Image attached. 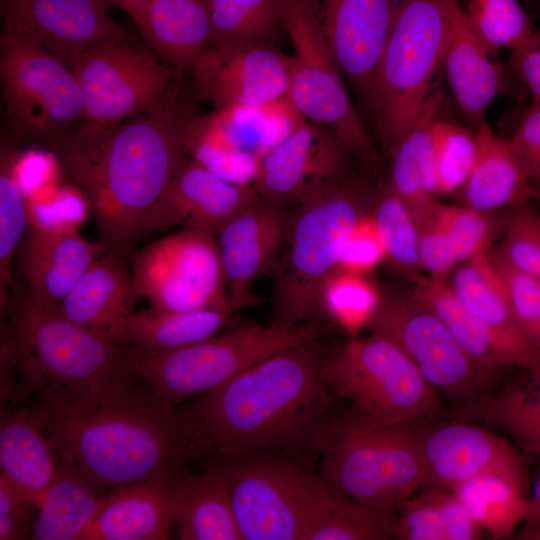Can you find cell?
<instances>
[{"label": "cell", "mask_w": 540, "mask_h": 540, "mask_svg": "<svg viewBox=\"0 0 540 540\" xmlns=\"http://www.w3.org/2000/svg\"><path fill=\"white\" fill-rule=\"evenodd\" d=\"M107 0H2V27L71 68L91 52L132 39Z\"/></svg>", "instance_id": "obj_16"}, {"label": "cell", "mask_w": 540, "mask_h": 540, "mask_svg": "<svg viewBox=\"0 0 540 540\" xmlns=\"http://www.w3.org/2000/svg\"><path fill=\"white\" fill-rule=\"evenodd\" d=\"M429 491L440 515L446 540H475L481 538L483 531L452 492L449 493L445 489L439 488Z\"/></svg>", "instance_id": "obj_54"}, {"label": "cell", "mask_w": 540, "mask_h": 540, "mask_svg": "<svg viewBox=\"0 0 540 540\" xmlns=\"http://www.w3.org/2000/svg\"><path fill=\"white\" fill-rule=\"evenodd\" d=\"M447 283L469 311L540 366V349L519 331L501 273L490 251L458 265Z\"/></svg>", "instance_id": "obj_32"}, {"label": "cell", "mask_w": 540, "mask_h": 540, "mask_svg": "<svg viewBox=\"0 0 540 540\" xmlns=\"http://www.w3.org/2000/svg\"><path fill=\"white\" fill-rule=\"evenodd\" d=\"M270 452L220 460L242 540H304L319 475Z\"/></svg>", "instance_id": "obj_11"}, {"label": "cell", "mask_w": 540, "mask_h": 540, "mask_svg": "<svg viewBox=\"0 0 540 540\" xmlns=\"http://www.w3.org/2000/svg\"><path fill=\"white\" fill-rule=\"evenodd\" d=\"M229 308L192 311H135L118 337L123 350L155 353L179 349L216 335L232 315Z\"/></svg>", "instance_id": "obj_34"}, {"label": "cell", "mask_w": 540, "mask_h": 540, "mask_svg": "<svg viewBox=\"0 0 540 540\" xmlns=\"http://www.w3.org/2000/svg\"><path fill=\"white\" fill-rule=\"evenodd\" d=\"M56 455L38 410L2 411L0 476L36 506L58 474Z\"/></svg>", "instance_id": "obj_30"}, {"label": "cell", "mask_w": 540, "mask_h": 540, "mask_svg": "<svg viewBox=\"0 0 540 540\" xmlns=\"http://www.w3.org/2000/svg\"><path fill=\"white\" fill-rule=\"evenodd\" d=\"M132 273L139 297L153 308L231 310L212 232L183 228L162 237L135 255Z\"/></svg>", "instance_id": "obj_15"}, {"label": "cell", "mask_w": 540, "mask_h": 540, "mask_svg": "<svg viewBox=\"0 0 540 540\" xmlns=\"http://www.w3.org/2000/svg\"><path fill=\"white\" fill-rule=\"evenodd\" d=\"M341 74L371 111L380 59L401 0H307Z\"/></svg>", "instance_id": "obj_17"}, {"label": "cell", "mask_w": 540, "mask_h": 540, "mask_svg": "<svg viewBox=\"0 0 540 540\" xmlns=\"http://www.w3.org/2000/svg\"><path fill=\"white\" fill-rule=\"evenodd\" d=\"M132 43L95 50L70 68L82 91L84 124L110 128L180 98L179 72Z\"/></svg>", "instance_id": "obj_13"}, {"label": "cell", "mask_w": 540, "mask_h": 540, "mask_svg": "<svg viewBox=\"0 0 540 540\" xmlns=\"http://www.w3.org/2000/svg\"><path fill=\"white\" fill-rule=\"evenodd\" d=\"M105 252L99 241L84 238L74 224L32 225L14 258L22 281L16 289L36 300L59 305Z\"/></svg>", "instance_id": "obj_22"}, {"label": "cell", "mask_w": 540, "mask_h": 540, "mask_svg": "<svg viewBox=\"0 0 540 540\" xmlns=\"http://www.w3.org/2000/svg\"><path fill=\"white\" fill-rule=\"evenodd\" d=\"M442 102V92L434 86L417 118L389 154L391 166L387 184L411 212L435 198L432 128Z\"/></svg>", "instance_id": "obj_36"}, {"label": "cell", "mask_w": 540, "mask_h": 540, "mask_svg": "<svg viewBox=\"0 0 540 540\" xmlns=\"http://www.w3.org/2000/svg\"><path fill=\"white\" fill-rule=\"evenodd\" d=\"M435 199L412 214L418 227L420 267L430 276L445 278L460 262L451 242L433 218L432 205Z\"/></svg>", "instance_id": "obj_49"}, {"label": "cell", "mask_w": 540, "mask_h": 540, "mask_svg": "<svg viewBox=\"0 0 540 540\" xmlns=\"http://www.w3.org/2000/svg\"><path fill=\"white\" fill-rule=\"evenodd\" d=\"M474 132L476 158L457 192L459 203L482 212H497L539 199L509 140L497 135L486 120Z\"/></svg>", "instance_id": "obj_27"}, {"label": "cell", "mask_w": 540, "mask_h": 540, "mask_svg": "<svg viewBox=\"0 0 540 540\" xmlns=\"http://www.w3.org/2000/svg\"><path fill=\"white\" fill-rule=\"evenodd\" d=\"M327 328L319 319L288 327L251 325L171 351L123 353L130 372L160 403L176 409L284 349L318 339Z\"/></svg>", "instance_id": "obj_7"}, {"label": "cell", "mask_w": 540, "mask_h": 540, "mask_svg": "<svg viewBox=\"0 0 540 540\" xmlns=\"http://www.w3.org/2000/svg\"><path fill=\"white\" fill-rule=\"evenodd\" d=\"M463 10L471 28L492 55L501 49L512 50L536 29L518 0H466Z\"/></svg>", "instance_id": "obj_45"}, {"label": "cell", "mask_w": 540, "mask_h": 540, "mask_svg": "<svg viewBox=\"0 0 540 540\" xmlns=\"http://www.w3.org/2000/svg\"><path fill=\"white\" fill-rule=\"evenodd\" d=\"M540 199V198H539Z\"/></svg>", "instance_id": "obj_60"}, {"label": "cell", "mask_w": 540, "mask_h": 540, "mask_svg": "<svg viewBox=\"0 0 540 540\" xmlns=\"http://www.w3.org/2000/svg\"><path fill=\"white\" fill-rule=\"evenodd\" d=\"M425 483L453 489L480 475L501 473L528 480L523 458L507 440L481 427L448 422L417 428Z\"/></svg>", "instance_id": "obj_21"}, {"label": "cell", "mask_w": 540, "mask_h": 540, "mask_svg": "<svg viewBox=\"0 0 540 540\" xmlns=\"http://www.w3.org/2000/svg\"><path fill=\"white\" fill-rule=\"evenodd\" d=\"M508 140L530 185L540 195V104L531 102Z\"/></svg>", "instance_id": "obj_52"}, {"label": "cell", "mask_w": 540, "mask_h": 540, "mask_svg": "<svg viewBox=\"0 0 540 540\" xmlns=\"http://www.w3.org/2000/svg\"><path fill=\"white\" fill-rule=\"evenodd\" d=\"M395 524L394 511L346 501L324 487L304 540H385L394 537Z\"/></svg>", "instance_id": "obj_39"}, {"label": "cell", "mask_w": 540, "mask_h": 540, "mask_svg": "<svg viewBox=\"0 0 540 540\" xmlns=\"http://www.w3.org/2000/svg\"><path fill=\"white\" fill-rule=\"evenodd\" d=\"M501 273L515 323L532 345L540 349V283L490 251Z\"/></svg>", "instance_id": "obj_48"}, {"label": "cell", "mask_w": 540, "mask_h": 540, "mask_svg": "<svg viewBox=\"0 0 540 540\" xmlns=\"http://www.w3.org/2000/svg\"><path fill=\"white\" fill-rule=\"evenodd\" d=\"M383 261V245L370 212L357 221L346 237L337 268L368 274Z\"/></svg>", "instance_id": "obj_50"}, {"label": "cell", "mask_w": 540, "mask_h": 540, "mask_svg": "<svg viewBox=\"0 0 540 540\" xmlns=\"http://www.w3.org/2000/svg\"><path fill=\"white\" fill-rule=\"evenodd\" d=\"M189 72L216 110L275 102L290 87V57L269 42L209 46Z\"/></svg>", "instance_id": "obj_19"}, {"label": "cell", "mask_w": 540, "mask_h": 540, "mask_svg": "<svg viewBox=\"0 0 540 540\" xmlns=\"http://www.w3.org/2000/svg\"><path fill=\"white\" fill-rule=\"evenodd\" d=\"M321 377L357 417L377 426L418 423L440 410L436 389L389 338L370 332L323 351Z\"/></svg>", "instance_id": "obj_9"}, {"label": "cell", "mask_w": 540, "mask_h": 540, "mask_svg": "<svg viewBox=\"0 0 540 540\" xmlns=\"http://www.w3.org/2000/svg\"><path fill=\"white\" fill-rule=\"evenodd\" d=\"M434 196L457 193L466 182L476 158L472 129L437 118L432 128Z\"/></svg>", "instance_id": "obj_44"}, {"label": "cell", "mask_w": 540, "mask_h": 540, "mask_svg": "<svg viewBox=\"0 0 540 540\" xmlns=\"http://www.w3.org/2000/svg\"><path fill=\"white\" fill-rule=\"evenodd\" d=\"M394 537L401 540H446L430 491L409 498L398 510Z\"/></svg>", "instance_id": "obj_51"}, {"label": "cell", "mask_w": 540, "mask_h": 540, "mask_svg": "<svg viewBox=\"0 0 540 540\" xmlns=\"http://www.w3.org/2000/svg\"><path fill=\"white\" fill-rule=\"evenodd\" d=\"M525 521L527 524L540 522V473L535 479L529 495V513Z\"/></svg>", "instance_id": "obj_56"}, {"label": "cell", "mask_w": 540, "mask_h": 540, "mask_svg": "<svg viewBox=\"0 0 540 540\" xmlns=\"http://www.w3.org/2000/svg\"><path fill=\"white\" fill-rule=\"evenodd\" d=\"M211 44L269 42L283 26L281 0H208Z\"/></svg>", "instance_id": "obj_41"}, {"label": "cell", "mask_w": 540, "mask_h": 540, "mask_svg": "<svg viewBox=\"0 0 540 540\" xmlns=\"http://www.w3.org/2000/svg\"><path fill=\"white\" fill-rule=\"evenodd\" d=\"M458 0H401L374 84L371 112L389 155L417 118L442 66Z\"/></svg>", "instance_id": "obj_8"}, {"label": "cell", "mask_w": 540, "mask_h": 540, "mask_svg": "<svg viewBox=\"0 0 540 540\" xmlns=\"http://www.w3.org/2000/svg\"><path fill=\"white\" fill-rule=\"evenodd\" d=\"M318 339L284 349L176 412L188 458L319 450L333 421Z\"/></svg>", "instance_id": "obj_1"}, {"label": "cell", "mask_w": 540, "mask_h": 540, "mask_svg": "<svg viewBox=\"0 0 540 540\" xmlns=\"http://www.w3.org/2000/svg\"><path fill=\"white\" fill-rule=\"evenodd\" d=\"M4 338V358L41 403L133 375L122 347L67 318L59 305L17 288Z\"/></svg>", "instance_id": "obj_4"}, {"label": "cell", "mask_w": 540, "mask_h": 540, "mask_svg": "<svg viewBox=\"0 0 540 540\" xmlns=\"http://www.w3.org/2000/svg\"><path fill=\"white\" fill-rule=\"evenodd\" d=\"M464 205H448L435 199L432 215L451 242L460 264L487 253L494 239L504 232L505 218Z\"/></svg>", "instance_id": "obj_46"}, {"label": "cell", "mask_w": 540, "mask_h": 540, "mask_svg": "<svg viewBox=\"0 0 540 540\" xmlns=\"http://www.w3.org/2000/svg\"><path fill=\"white\" fill-rule=\"evenodd\" d=\"M414 293L442 320L463 350L483 369L492 371L514 366L538 370L540 366L514 348L469 311L444 278L410 276Z\"/></svg>", "instance_id": "obj_28"}, {"label": "cell", "mask_w": 540, "mask_h": 540, "mask_svg": "<svg viewBox=\"0 0 540 540\" xmlns=\"http://www.w3.org/2000/svg\"><path fill=\"white\" fill-rule=\"evenodd\" d=\"M258 196L253 184L231 183L188 158L154 207L146 232L180 226L216 234Z\"/></svg>", "instance_id": "obj_23"}, {"label": "cell", "mask_w": 540, "mask_h": 540, "mask_svg": "<svg viewBox=\"0 0 540 540\" xmlns=\"http://www.w3.org/2000/svg\"><path fill=\"white\" fill-rule=\"evenodd\" d=\"M451 492L473 520L495 540L510 538L529 513L528 480L490 473L463 482Z\"/></svg>", "instance_id": "obj_37"}, {"label": "cell", "mask_w": 540, "mask_h": 540, "mask_svg": "<svg viewBox=\"0 0 540 540\" xmlns=\"http://www.w3.org/2000/svg\"><path fill=\"white\" fill-rule=\"evenodd\" d=\"M126 376L41 403L45 433L59 457L102 491L177 482L188 458L176 412Z\"/></svg>", "instance_id": "obj_2"}, {"label": "cell", "mask_w": 540, "mask_h": 540, "mask_svg": "<svg viewBox=\"0 0 540 540\" xmlns=\"http://www.w3.org/2000/svg\"><path fill=\"white\" fill-rule=\"evenodd\" d=\"M380 299L368 274L336 268L319 291L316 319L354 338L368 328Z\"/></svg>", "instance_id": "obj_40"}, {"label": "cell", "mask_w": 540, "mask_h": 540, "mask_svg": "<svg viewBox=\"0 0 540 540\" xmlns=\"http://www.w3.org/2000/svg\"><path fill=\"white\" fill-rule=\"evenodd\" d=\"M520 538L527 540H540V522L527 524Z\"/></svg>", "instance_id": "obj_58"}, {"label": "cell", "mask_w": 540, "mask_h": 540, "mask_svg": "<svg viewBox=\"0 0 540 540\" xmlns=\"http://www.w3.org/2000/svg\"><path fill=\"white\" fill-rule=\"evenodd\" d=\"M506 66L511 75L540 104V29L536 28L511 50Z\"/></svg>", "instance_id": "obj_53"}, {"label": "cell", "mask_w": 540, "mask_h": 540, "mask_svg": "<svg viewBox=\"0 0 540 540\" xmlns=\"http://www.w3.org/2000/svg\"><path fill=\"white\" fill-rule=\"evenodd\" d=\"M460 5L455 13L442 66L448 85L472 130L485 121L488 106L502 95L522 99L525 88L506 65L494 61Z\"/></svg>", "instance_id": "obj_24"}, {"label": "cell", "mask_w": 540, "mask_h": 540, "mask_svg": "<svg viewBox=\"0 0 540 540\" xmlns=\"http://www.w3.org/2000/svg\"><path fill=\"white\" fill-rule=\"evenodd\" d=\"M106 496L73 469L60 464L57 476L37 503L30 538L84 540Z\"/></svg>", "instance_id": "obj_35"}, {"label": "cell", "mask_w": 540, "mask_h": 540, "mask_svg": "<svg viewBox=\"0 0 540 540\" xmlns=\"http://www.w3.org/2000/svg\"><path fill=\"white\" fill-rule=\"evenodd\" d=\"M367 329L397 344L436 390L469 405L483 397L490 373L463 350L412 288L381 294Z\"/></svg>", "instance_id": "obj_14"}, {"label": "cell", "mask_w": 540, "mask_h": 540, "mask_svg": "<svg viewBox=\"0 0 540 540\" xmlns=\"http://www.w3.org/2000/svg\"><path fill=\"white\" fill-rule=\"evenodd\" d=\"M31 506L36 505L0 476V540L23 539L28 529L32 531L28 528Z\"/></svg>", "instance_id": "obj_55"}, {"label": "cell", "mask_w": 540, "mask_h": 540, "mask_svg": "<svg viewBox=\"0 0 540 540\" xmlns=\"http://www.w3.org/2000/svg\"><path fill=\"white\" fill-rule=\"evenodd\" d=\"M107 2L124 10L135 21L149 0H107Z\"/></svg>", "instance_id": "obj_57"}, {"label": "cell", "mask_w": 540, "mask_h": 540, "mask_svg": "<svg viewBox=\"0 0 540 540\" xmlns=\"http://www.w3.org/2000/svg\"><path fill=\"white\" fill-rule=\"evenodd\" d=\"M182 540H242L231 497L217 467L175 485V524Z\"/></svg>", "instance_id": "obj_33"}, {"label": "cell", "mask_w": 540, "mask_h": 540, "mask_svg": "<svg viewBox=\"0 0 540 540\" xmlns=\"http://www.w3.org/2000/svg\"><path fill=\"white\" fill-rule=\"evenodd\" d=\"M305 120L286 96L268 104L231 107L194 117L190 132L261 160Z\"/></svg>", "instance_id": "obj_29"}, {"label": "cell", "mask_w": 540, "mask_h": 540, "mask_svg": "<svg viewBox=\"0 0 540 540\" xmlns=\"http://www.w3.org/2000/svg\"><path fill=\"white\" fill-rule=\"evenodd\" d=\"M0 79L12 132L31 140H62L84 118L73 71L59 58L2 27Z\"/></svg>", "instance_id": "obj_12"}, {"label": "cell", "mask_w": 540, "mask_h": 540, "mask_svg": "<svg viewBox=\"0 0 540 540\" xmlns=\"http://www.w3.org/2000/svg\"><path fill=\"white\" fill-rule=\"evenodd\" d=\"M176 482L154 481L109 492L84 540H164L175 524Z\"/></svg>", "instance_id": "obj_26"}, {"label": "cell", "mask_w": 540, "mask_h": 540, "mask_svg": "<svg viewBox=\"0 0 540 540\" xmlns=\"http://www.w3.org/2000/svg\"><path fill=\"white\" fill-rule=\"evenodd\" d=\"M378 189L349 174L310 200L296 205L270 277V323L294 326L316 319L319 291L338 267L342 245L370 213Z\"/></svg>", "instance_id": "obj_5"}, {"label": "cell", "mask_w": 540, "mask_h": 540, "mask_svg": "<svg viewBox=\"0 0 540 540\" xmlns=\"http://www.w3.org/2000/svg\"><path fill=\"white\" fill-rule=\"evenodd\" d=\"M350 156L336 134L305 120L261 158L253 186L260 196L300 205L349 175Z\"/></svg>", "instance_id": "obj_18"}, {"label": "cell", "mask_w": 540, "mask_h": 540, "mask_svg": "<svg viewBox=\"0 0 540 540\" xmlns=\"http://www.w3.org/2000/svg\"><path fill=\"white\" fill-rule=\"evenodd\" d=\"M134 22L178 72L190 71L211 44L208 0H149Z\"/></svg>", "instance_id": "obj_31"}, {"label": "cell", "mask_w": 540, "mask_h": 540, "mask_svg": "<svg viewBox=\"0 0 540 540\" xmlns=\"http://www.w3.org/2000/svg\"><path fill=\"white\" fill-rule=\"evenodd\" d=\"M507 212L502 243L493 251L540 283V215L529 203Z\"/></svg>", "instance_id": "obj_47"}, {"label": "cell", "mask_w": 540, "mask_h": 540, "mask_svg": "<svg viewBox=\"0 0 540 540\" xmlns=\"http://www.w3.org/2000/svg\"><path fill=\"white\" fill-rule=\"evenodd\" d=\"M281 1L283 27L294 49L290 57V101L307 121L336 134L365 172L381 178V156L349 97L344 77L319 31L308 1Z\"/></svg>", "instance_id": "obj_10"}, {"label": "cell", "mask_w": 540, "mask_h": 540, "mask_svg": "<svg viewBox=\"0 0 540 540\" xmlns=\"http://www.w3.org/2000/svg\"><path fill=\"white\" fill-rule=\"evenodd\" d=\"M28 204L21 188L15 156L2 149L0 165V297L6 307L16 290L13 266L27 232Z\"/></svg>", "instance_id": "obj_42"}, {"label": "cell", "mask_w": 540, "mask_h": 540, "mask_svg": "<svg viewBox=\"0 0 540 540\" xmlns=\"http://www.w3.org/2000/svg\"><path fill=\"white\" fill-rule=\"evenodd\" d=\"M371 215L377 227L385 261L409 276L420 269L418 227L407 204L388 186L379 187Z\"/></svg>", "instance_id": "obj_43"}, {"label": "cell", "mask_w": 540, "mask_h": 540, "mask_svg": "<svg viewBox=\"0 0 540 540\" xmlns=\"http://www.w3.org/2000/svg\"><path fill=\"white\" fill-rule=\"evenodd\" d=\"M291 206L259 195L215 234L233 313L257 302L252 289L271 272L293 212Z\"/></svg>", "instance_id": "obj_20"}, {"label": "cell", "mask_w": 540, "mask_h": 540, "mask_svg": "<svg viewBox=\"0 0 540 540\" xmlns=\"http://www.w3.org/2000/svg\"><path fill=\"white\" fill-rule=\"evenodd\" d=\"M180 100L110 128L82 123L61 145L63 167L83 190L106 252L123 256L147 234L154 207L189 158L193 117Z\"/></svg>", "instance_id": "obj_3"}, {"label": "cell", "mask_w": 540, "mask_h": 540, "mask_svg": "<svg viewBox=\"0 0 540 540\" xmlns=\"http://www.w3.org/2000/svg\"><path fill=\"white\" fill-rule=\"evenodd\" d=\"M528 2L538 13H540V0H528Z\"/></svg>", "instance_id": "obj_59"}, {"label": "cell", "mask_w": 540, "mask_h": 540, "mask_svg": "<svg viewBox=\"0 0 540 540\" xmlns=\"http://www.w3.org/2000/svg\"><path fill=\"white\" fill-rule=\"evenodd\" d=\"M139 298L134 276L121 255L105 252L61 300V312L73 322L118 343Z\"/></svg>", "instance_id": "obj_25"}, {"label": "cell", "mask_w": 540, "mask_h": 540, "mask_svg": "<svg viewBox=\"0 0 540 540\" xmlns=\"http://www.w3.org/2000/svg\"><path fill=\"white\" fill-rule=\"evenodd\" d=\"M523 371L522 377L470 408L506 431L526 452L540 457V369Z\"/></svg>", "instance_id": "obj_38"}, {"label": "cell", "mask_w": 540, "mask_h": 540, "mask_svg": "<svg viewBox=\"0 0 540 540\" xmlns=\"http://www.w3.org/2000/svg\"><path fill=\"white\" fill-rule=\"evenodd\" d=\"M416 424L333 419L318 450L321 481L341 499L397 512L425 483Z\"/></svg>", "instance_id": "obj_6"}]
</instances>
